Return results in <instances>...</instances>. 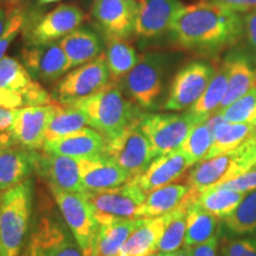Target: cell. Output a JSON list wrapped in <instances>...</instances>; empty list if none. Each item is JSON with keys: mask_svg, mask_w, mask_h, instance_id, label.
Returning a JSON list of instances; mask_svg holds the SVG:
<instances>
[{"mask_svg": "<svg viewBox=\"0 0 256 256\" xmlns=\"http://www.w3.org/2000/svg\"><path fill=\"white\" fill-rule=\"evenodd\" d=\"M170 30L186 49L218 50L241 40L244 26L238 12L210 0H200L182 10Z\"/></svg>", "mask_w": 256, "mask_h": 256, "instance_id": "6da1fadb", "label": "cell"}, {"mask_svg": "<svg viewBox=\"0 0 256 256\" xmlns=\"http://www.w3.org/2000/svg\"><path fill=\"white\" fill-rule=\"evenodd\" d=\"M34 191V182L28 178L2 192L0 256H20L31 229Z\"/></svg>", "mask_w": 256, "mask_h": 256, "instance_id": "7a4b0ae2", "label": "cell"}, {"mask_svg": "<svg viewBox=\"0 0 256 256\" xmlns=\"http://www.w3.org/2000/svg\"><path fill=\"white\" fill-rule=\"evenodd\" d=\"M70 106L86 114L88 124L110 140L133 124L140 122L136 107L124 98L115 83H108L101 90Z\"/></svg>", "mask_w": 256, "mask_h": 256, "instance_id": "3957f363", "label": "cell"}, {"mask_svg": "<svg viewBox=\"0 0 256 256\" xmlns=\"http://www.w3.org/2000/svg\"><path fill=\"white\" fill-rule=\"evenodd\" d=\"M256 165V134L246 140L235 151L202 160L186 176L190 192L198 198L215 185L238 177Z\"/></svg>", "mask_w": 256, "mask_h": 256, "instance_id": "277c9868", "label": "cell"}, {"mask_svg": "<svg viewBox=\"0 0 256 256\" xmlns=\"http://www.w3.org/2000/svg\"><path fill=\"white\" fill-rule=\"evenodd\" d=\"M20 256H84L72 232L56 210L42 211Z\"/></svg>", "mask_w": 256, "mask_h": 256, "instance_id": "5b68a950", "label": "cell"}, {"mask_svg": "<svg viewBox=\"0 0 256 256\" xmlns=\"http://www.w3.org/2000/svg\"><path fill=\"white\" fill-rule=\"evenodd\" d=\"M94 211L98 223L118 220H139L147 194L130 179L121 186L82 194Z\"/></svg>", "mask_w": 256, "mask_h": 256, "instance_id": "8992f818", "label": "cell"}, {"mask_svg": "<svg viewBox=\"0 0 256 256\" xmlns=\"http://www.w3.org/2000/svg\"><path fill=\"white\" fill-rule=\"evenodd\" d=\"M200 124L194 115L184 114H151L144 116L139 128L145 134L154 156L177 151L183 145L191 130Z\"/></svg>", "mask_w": 256, "mask_h": 256, "instance_id": "52a82bcc", "label": "cell"}, {"mask_svg": "<svg viewBox=\"0 0 256 256\" xmlns=\"http://www.w3.org/2000/svg\"><path fill=\"white\" fill-rule=\"evenodd\" d=\"M52 194L60 215L66 223L74 238L81 247L83 255L92 256L95 240L100 230V223L94 211L82 194H74L49 188Z\"/></svg>", "mask_w": 256, "mask_h": 256, "instance_id": "ba28073f", "label": "cell"}, {"mask_svg": "<svg viewBox=\"0 0 256 256\" xmlns=\"http://www.w3.org/2000/svg\"><path fill=\"white\" fill-rule=\"evenodd\" d=\"M104 154L127 171L132 179L142 174L156 158L139 122L128 126L113 139L106 140Z\"/></svg>", "mask_w": 256, "mask_h": 256, "instance_id": "9c48e42d", "label": "cell"}, {"mask_svg": "<svg viewBox=\"0 0 256 256\" xmlns=\"http://www.w3.org/2000/svg\"><path fill=\"white\" fill-rule=\"evenodd\" d=\"M165 55L150 52L139 57L136 66L124 78V88L130 98L142 108H150L162 94Z\"/></svg>", "mask_w": 256, "mask_h": 256, "instance_id": "30bf717a", "label": "cell"}, {"mask_svg": "<svg viewBox=\"0 0 256 256\" xmlns=\"http://www.w3.org/2000/svg\"><path fill=\"white\" fill-rule=\"evenodd\" d=\"M110 78L106 55L101 54V56L78 66L60 80L55 92L57 102L72 104L88 98L107 86Z\"/></svg>", "mask_w": 256, "mask_h": 256, "instance_id": "8fae6325", "label": "cell"}, {"mask_svg": "<svg viewBox=\"0 0 256 256\" xmlns=\"http://www.w3.org/2000/svg\"><path fill=\"white\" fill-rule=\"evenodd\" d=\"M215 70L206 62H191L179 72L172 82L164 108L166 110H190L202 98Z\"/></svg>", "mask_w": 256, "mask_h": 256, "instance_id": "7c38bea8", "label": "cell"}, {"mask_svg": "<svg viewBox=\"0 0 256 256\" xmlns=\"http://www.w3.org/2000/svg\"><path fill=\"white\" fill-rule=\"evenodd\" d=\"M34 172L48 184L49 188L84 194L78 159L72 156L56 154L48 151H34Z\"/></svg>", "mask_w": 256, "mask_h": 256, "instance_id": "4fadbf2b", "label": "cell"}, {"mask_svg": "<svg viewBox=\"0 0 256 256\" xmlns=\"http://www.w3.org/2000/svg\"><path fill=\"white\" fill-rule=\"evenodd\" d=\"M57 104L58 102L56 101L52 104L24 107L16 110L11 132L17 145L28 151L44 148L48 127L55 114Z\"/></svg>", "mask_w": 256, "mask_h": 256, "instance_id": "5bb4252c", "label": "cell"}, {"mask_svg": "<svg viewBox=\"0 0 256 256\" xmlns=\"http://www.w3.org/2000/svg\"><path fill=\"white\" fill-rule=\"evenodd\" d=\"M0 90L20 95L26 107L56 102L40 83L34 81L23 63L8 56L0 60Z\"/></svg>", "mask_w": 256, "mask_h": 256, "instance_id": "9a60e30c", "label": "cell"}, {"mask_svg": "<svg viewBox=\"0 0 256 256\" xmlns=\"http://www.w3.org/2000/svg\"><path fill=\"white\" fill-rule=\"evenodd\" d=\"M25 68L34 78L52 82L72 68L60 40L44 44H28L20 52Z\"/></svg>", "mask_w": 256, "mask_h": 256, "instance_id": "2e32d148", "label": "cell"}, {"mask_svg": "<svg viewBox=\"0 0 256 256\" xmlns=\"http://www.w3.org/2000/svg\"><path fill=\"white\" fill-rule=\"evenodd\" d=\"M138 2L95 0L92 17L108 40H126L136 32Z\"/></svg>", "mask_w": 256, "mask_h": 256, "instance_id": "e0dca14e", "label": "cell"}, {"mask_svg": "<svg viewBox=\"0 0 256 256\" xmlns=\"http://www.w3.org/2000/svg\"><path fill=\"white\" fill-rule=\"evenodd\" d=\"M84 20V14L78 6L60 5L44 16L26 34L28 44H44L56 42L75 31Z\"/></svg>", "mask_w": 256, "mask_h": 256, "instance_id": "ac0fdd59", "label": "cell"}, {"mask_svg": "<svg viewBox=\"0 0 256 256\" xmlns=\"http://www.w3.org/2000/svg\"><path fill=\"white\" fill-rule=\"evenodd\" d=\"M185 8L179 0L138 2L136 34L144 38L159 36L171 28L174 18Z\"/></svg>", "mask_w": 256, "mask_h": 256, "instance_id": "d6986e66", "label": "cell"}, {"mask_svg": "<svg viewBox=\"0 0 256 256\" xmlns=\"http://www.w3.org/2000/svg\"><path fill=\"white\" fill-rule=\"evenodd\" d=\"M191 166L186 156L180 150H177L168 154L156 156L148 168L132 180L136 182L144 192L150 194L156 188L183 179Z\"/></svg>", "mask_w": 256, "mask_h": 256, "instance_id": "ffe728a7", "label": "cell"}, {"mask_svg": "<svg viewBox=\"0 0 256 256\" xmlns=\"http://www.w3.org/2000/svg\"><path fill=\"white\" fill-rule=\"evenodd\" d=\"M80 176L87 191H98L121 186L132 177L104 154L95 158L78 159Z\"/></svg>", "mask_w": 256, "mask_h": 256, "instance_id": "44dd1931", "label": "cell"}, {"mask_svg": "<svg viewBox=\"0 0 256 256\" xmlns=\"http://www.w3.org/2000/svg\"><path fill=\"white\" fill-rule=\"evenodd\" d=\"M104 136L94 128L84 127L60 139L46 142L43 150L56 154L83 159L104 156Z\"/></svg>", "mask_w": 256, "mask_h": 256, "instance_id": "7402d4cb", "label": "cell"}, {"mask_svg": "<svg viewBox=\"0 0 256 256\" xmlns=\"http://www.w3.org/2000/svg\"><path fill=\"white\" fill-rule=\"evenodd\" d=\"M164 226L165 215L154 218H139L136 229L124 242L118 256H151L156 254Z\"/></svg>", "mask_w": 256, "mask_h": 256, "instance_id": "603a6c76", "label": "cell"}, {"mask_svg": "<svg viewBox=\"0 0 256 256\" xmlns=\"http://www.w3.org/2000/svg\"><path fill=\"white\" fill-rule=\"evenodd\" d=\"M34 172V151L16 146L0 151V191L23 183Z\"/></svg>", "mask_w": 256, "mask_h": 256, "instance_id": "cb8c5ba5", "label": "cell"}, {"mask_svg": "<svg viewBox=\"0 0 256 256\" xmlns=\"http://www.w3.org/2000/svg\"><path fill=\"white\" fill-rule=\"evenodd\" d=\"M190 196L188 184H170L147 194L139 218H154L177 209Z\"/></svg>", "mask_w": 256, "mask_h": 256, "instance_id": "d4e9b609", "label": "cell"}, {"mask_svg": "<svg viewBox=\"0 0 256 256\" xmlns=\"http://www.w3.org/2000/svg\"><path fill=\"white\" fill-rule=\"evenodd\" d=\"M226 62L229 72L228 89L218 110L215 114L220 113L256 87V72L252 68L250 63L244 56L229 57Z\"/></svg>", "mask_w": 256, "mask_h": 256, "instance_id": "484cf974", "label": "cell"}, {"mask_svg": "<svg viewBox=\"0 0 256 256\" xmlns=\"http://www.w3.org/2000/svg\"><path fill=\"white\" fill-rule=\"evenodd\" d=\"M60 44L68 57L72 68L90 62L102 52L98 34L89 28H76L60 40Z\"/></svg>", "mask_w": 256, "mask_h": 256, "instance_id": "4316f807", "label": "cell"}, {"mask_svg": "<svg viewBox=\"0 0 256 256\" xmlns=\"http://www.w3.org/2000/svg\"><path fill=\"white\" fill-rule=\"evenodd\" d=\"M220 232L218 217L204 210L196 200L192 202L186 212L184 248H192L194 246L202 244L218 235Z\"/></svg>", "mask_w": 256, "mask_h": 256, "instance_id": "83f0119b", "label": "cell"}, {"mask_svg": "<svg viewBox=\"0 0 256 256\" xmlns=\"http://www.w3.org/2000/svg\"><path fill=\"white\" fill-rule=\"evenodd\" d=\"M139 220H118L100 224L92 256H118Z\"/></svg>", "mask_w": 256, "mask_h": 256, "instance_id": "f1b7e54d", "label": "cell"}, {"mask_svg": "<svg viewBox=\"0 0 256 256\" xmlns=\"http://www.w3.org/2000/svg\"><path fill=\"white\" fill-rule=\"evenodd\" d=\"M229 72L226 62H224L218 69L215 70L212 78L202 98L188 110V113L194 115L200 122H204L218 110L222 104L226 89H228Z\"/></svg>", "mask_w": 256, "mask_h": 256, "instance_id": "f546056e", "label": "cell"}, {"mask_svg": "<svg viewBox=\"0 0 256 256\" xmlns=\"http://www.w3.org/2000/svg\"><path fill=\"white\" fill-rule=\"evenodd\" d=\"M254 130L252 124H235L223 120L214 130V142L206 159L235 151L254 134Z\"/></svg>", "mask_w": 256, "mask_h": 256, "instance_id": "4dcf8cb0", "label": "cell"}, {"mask_svg": "<svg viewBox=\"0 0 256 256\" xmlns=\"http://www.w3.org/2000/svg\"><path fill=\"white\" fill-rule=\"evenodd\" d=\"M196 200L197 198L190 192V196L180 206L165 215L164 232L158 243V252L160 254L177 252L184 247L188 208Z\"/></svg>", "mask_w": 256, "mask_h": 256, "instance_id": "1f68e13d", "label": "cell"}, {"mask_svg": "<svg viewBox=\"0 0 256 256\" xmlns=\"http://www.w3.org/2000/svg\"><path fill=\"white\" fill-rule=\"evenodd\" d=\"M88 124L86 114L81 110L70 104H57L56 112L51 119L46 134V142H54L69 134L78 132Z\"/></svg>", "mask_w": 256, "mask_h": 256, "instance_id": "d6a6232c", "label": "cell"}, {"mask_svg": "<svg viewBox=\"0 0 256 256\" xmlns=\"http://www.w3.org/2000/svg\"><path fill=\"white\" fill-rule=\"evenodd\" d=\"M106 60L112 82L118 83L136 66L138 56L134 48L124 40H110L106 52Z\"/></svg>", "mask_w": 256, "mask_h": 256, "instance_id": "836d02e7", "label": "cell"}, {"mask_svg": "<svg viewBox=\"0 0 256 256\" xmlns=\"http://www.w3.org/2000/svg\"><path fill=\"white\" fill-rule=\"evenodd\" d=\"M244 196L243 192L214 186L203 192L196 202L208 212L223 220L238 206Z\"/></svg>", "mask_w": 256, "mask_h": 256, "instance_id": "e575fe53", "label": "cell"}, {"mask_svg": "<svg viewBox=\"0 0 256 256\" xmlns=\"http://www.w3.org/2000/svg\"><path fill=\"white\" fill-rule=\"evenodd\" d=\"M224 226L236 235L256 234V190L246 194L238 206L223 218Z\"/></svg>", "mask_w": 256, "mask_h": 256, "instance_id": "d590c367", "label": "cell"}, {"mask_svg": "<svg viewBox=\"0 0 256 256\" xmlns=\"http://www.w3.org/2000/svg\"><path fill=\"white\" fill-rule=\"evenodd\" d=\"M214 142V130L208 121L200 122L191 130L183 145L179 150L186 156L190 164L194 166L206 159Z\"/></svg>", "mask_w": 256, "mask_h": 256, "instance_id": "8d00e7d4", "label": "cell"}, {"mask_svg": "<svg viewBox=\"0 0 256 256\" xmlns=\"http://www.w3.org/2000/svg\"><path fill=\"white\" fill-rule=\"evenodd\" d=\"M223 119L228 122L252 124L256 122V87L220 112Z\"/></svg>", "mask_w": 256, "mask_h": 256, "instance_id": "74e56055", "label": "cell"}, {"mask_svg": "<svg viewBox=\"0 0 256 256\" xmlns=\"http://www.w3.org/2000/svg\"><path fill=\"white\" fill-rule=\"evenodd\" d=\"M220 256H256V238H223Z\"/></svg>", "mask_w": 256, "mask_h": 256, "instance_id": "f35d334b", "label": "cell"}, {"mask_svg": "<svg viewBox=\"0 0 256 256\" xmlns=\"http://www.w3.org/2000/svg\"><path fill=\"white\" fill-rule=\"evenodd\" d=\"M25 24V17L22 12L14 11L8 18V26L0 36V60L5 57V52L8 51L14 38L20 34Z\"/></svg>", "mask_w": 256, "mask_h": 256, "instance_id": "ab89813d", "label": "cell"}, {"mask_svg": "<svg viewBox=\"0 0 256 256\" xmlns=\"http://www.w3.org/2000/svg\"><path fill=\"white\" fill-rule=\"evenodd\" d=\"M215 186L229 188V190L243 192V194H248V192L256 190V165L246 174L238 176L232 180L226 182V183L215 185Z\"/></svg>", "mask_w": 256, "mask_h": 256, "instance_id": "60d3db41", "label": "cell"}, {"mask_svg": "<svg viewBox=\"0 0 256 256\" xmlns=\"http://www.w3.org/2000/svg\"><path fill=\"white\" fill-rule=\"evenodd\" d=\"M235 12L256 11V0H210Z\"/></svg>", "mask_w": 256, "mask_h": 256, "instance_id": "b9f144b4", "label": "cell"}, {"mask_svg": "<svg viewBox=\"0 0 256 256\" xmlns=\"http://www.w3.org/2000/svg\"><path fill=\"white\" fill-rule=\"evenodd\" d=\"M220 243V234L209 241L194 246L190 249V256H217V249Z\"/></svg>", "mask_w": 256, "mask_h": 256, "instance_id": "7bdbcfd3", "label": "cell"}, {"mask_svg": "<svg viewBox=\"0 0 256 256\" xmlns=\"http://www.w3.org/2000/svg\"><path fill=\"white\" fill-rule=\"evenodd\" d=\"M243 19V26H244V34L247 37L248 43L256 51V11L249 12Z\"/></svg>", "mask_w": 256, "mask_h": 256, "instance_id": "ee69618b", "label": "cell"}, {"mask_svg": "<svg viewBox=\"0 0 256 256\" xmlns=\"http://www.w3.org/2000/svg\"><path fill=\"white\" fill-rule=\"evenodd\" d=\"M16 110H5V108L0 107V130H11L12 124H14V121Z\"/></svg>", "mask_w": 256, "mask_h": 256, "instance_id": "f6af8a7d", "label": "cell"}, {"mask_svg": "<svg viewBox=\"0 0 256 256\" xmlns=\"http://www.w3.org/2000/svg\"><path fill=\"white\" fill-rule=\"evenodd\" d=\"M14 146H17V142H16L11 130H0V151L6 148H11V147Z\"/></svg>", "mask_w": 256, "mask_h": 256, "instance_id": "bcb514c9", "label": "cell"}, {"mask_svg": "<svg viewBox=\"0 0 256 256\" xmlns=\"http://www.w3.org/2000/svg\"><path fill=\"white\" fill-rule=\"evenodd\" d=\"M8 16H6L4 10L0 8V36H2V32L5 31L6 26H8Z\"/></svg>", "mask_w": 256, "mask_h": 256, "instance_id": "7dc6e473", "label": "cell"}, {"mask_svg": "<svg viewBox=\"0 0 256 256\" xmlns=\"http://www.w3.org/2000/svg\"><path fill=\"white\" fill-rule=\"evenodd\" d=\"M158 256H190V249L183 248L179 249L177 252H168V254H160V252H158Z\"/></svg>", "mask_w": 256, "mask_h": 256, "instance_id": "c3c4849f", "label": "cell"}, {"mask_svg": "<svg viewBox=\"0 0 256 256\" xmlns=\"http://www.w3.org/2000/svg\"><path fill=\"white\" fill-rule=\"evenodd\" d=\"M40 2H43V4H49V2H58V0H40Z\"/></svg>", "mask_w": 256, "mask_h": 256, "instance_id": "681fc988", "label": "cell"}, {"mask_svg": "<svg viewBox=\"0 0 256 256\" xmlns=\"http://www.w3.org/2000/svg\"><path fill=\"white\" fill-rule=\"evenodd\" d=\"M151 256H158V252H156V254H154V255H151Z\"/></svg>", "mask_w": 256, "mask_h": 256, "instance_id": "f907efd6", "label": "cell"}, {"mask_svg": "<svg viewBox=\"0 0 256 256\" xmlns=\"http://www.w3.org/2000/svg\"><path fill=\"white\" fill-rule=\"evenodd\" d=\"M0 197H2V191H0Z\"/></svg>", "mask_w": 256, "mask_h": 256, "instance_id": "816d5d0a", "label": "cell"}]
</instances>
